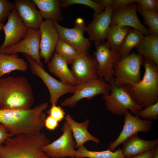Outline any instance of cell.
Returning <instances> with one entry per match:
<instances>
[{
  "mask_svg": "<svg viewBox=\"0 0 158 158\" xmlns=\"http://www.w3.org/2000/svg\"><path fill=\"white\" fill-rule=\"evenodd\" d=\"M135 2L145 9L152 11H157V0H134Z\"/></svg>",
  "mask_w": 158,
  "mask_h": 158,
  "instance_id": "cell-35",
  "label": "cell"
},
{
  "mask_svg": "<svg viewBox=\"0 0 158 158\" xmlns=\"http://www.w3.org/2000/svg\"><path fill=\"white\" fill-rule=\"evenodd\" d=\"M47 113L59 122H61L65 117V113L64 110L60 106L56 105H51Z\"/></svg>",
  "mask_w": 158,
  "mask_h": 158,
  "instance_id": "cell-34",
  "label": "cell"
},
{
  "mask_svg": "<svg viewBox=\"0 0 158 158\" xmlns=\"http://www.w3.org/2000/svg\"><path fill=\"white\" fill-rule=\"evenodd\" d=\"M61 1L63 7H67L76 4L86 5L93 9L95 14L102 13L105 9L99 2L91 0H63Z\"/></svg>",
  "mask_w": 158,
  "mask_h": 158,
  "instance_id": "cell-31",
  "label": "cell"
},
{
  "mask_svg": "<svg viewBox=\"0 0 158 158\" xmlns=\"http://www.w3.org/2000/svg\"><path fill=\"white\" fill-rule=\"evenodd\" d=\"M38 8L43 18L57 22L63 19L61 13L63 7L61 0H32Z\"/></svg>",
  "mask_w": 158,
  "mask_h": 158,
  "instance_id": "cell-23",
  "label": "cell"
},
{
  "mask_svg": "<svg viewBox=\"0 0 158 158\" xmlns=\"http://www.w3.org/2000/svg\"><path fill=\"white\" fill-rule=\"evenodd\" d=\"M1 78H0V79Z\"/></svg>",
  "mask_w": 158,
  "mask_h": 158,
  "instance_id": "cell-43",
  "label": "cell"
},
{
  "mask_svg": "<svg viewBox=\"0 0 158 158\" xmlns=\"http://www.w3.org/2000/svg\"><path fill=\"white\" fill-rule=\"evenodd\" d=\"M130 29V27L128 26L117 27L110 25L106 42L110 49L119 52L121 45Z\"/></svg>",
  "mask_w": 158,
  "mask_h": 158,
  "instance_id": "cell-26",
  "label": "cell"
},
{
  "mask_svg": "<svg viewBox=\"0 0 158 158\" xmlns=\"http://www.w3.org/2000/svg\"><path fill=\"white\" fill-rule=\"evenodd\" d=\"M137 49L138 54L158 65V36L151 34L144 36Z\"/></svg>",
  "mask_w": 158,
  "mask_h": 158,
  "instance_id": "cell-25",
  "label": "cell"
},
{
  "mask_svg": "<svg viewBox=\"0 0 158 158\" xmlns=\"http://www.w3.org/2000/svg\"><path fill=\"white\" fill-rule=\"evenodd\" d=\"M137 10L149 28L151 35L158 36V13L147 10L138 5Z\"/></svg>",
  "mask_w": 158,
  "mask_h": 158,
  "instance_id": "cell-30",
  "label": "cell"
},
{
  "mask_svg": "<svg viewBox=\"0 0 158 158\" xmlns=\"http://www.w3.org/2000/svg\"><path fill=\"white\" fill-rule=\"evenodd\" d=\"M50 71L58 77L61 81L73 85L76 83L73 73L66 61L59 54L54 53L48 62Z\"/></svg>",
  "mask_w": 158,
  "mask_h": 158,
  "instance_id": "cell-22",
  "label": "cell"
},
{
  "mask_svg": "<svg viewBox=\"0 0 158 158\" xmlns=\"http://www.w3.org/2000/svg\"><path fill=\"white\" fill-rule=\"evenodd\" d=\"M142 64L145 69L142 79L136 84L121 86L143 108L158 102V65L143 57Z\"/></svg>",
  "mask_w": 158,
  "mask_h": 158,
  "instance_id": "cell-4",
  "label": "cell"
},
{
  "mask_svg": "<svg viewBox=\"0 0 158 158\" xmlns=\"http://www.w3.org/2000/svg\"><path fill=\"white\" fill-rule=\"evenodd\" d=\"M48 107V103L44 102L32 109H0V123L6 128L11 137L22 133H39L44 126L46 116L44 111Z\"/></svg>",
  "mask_w": 158,
  "mask_h": 158,
  "instance_id": "cell-1",
  "label": "cell"
},
{
  "mask_svg": "<svg viewBox=\"0 0 158 158\" xmlns=\"http://www.w3.org/2000/svg\"><path fill=\"white\" fill-rule=\"evenodd\" d=\"M114 11L111 6L105 8L102 13L94 14L91 23L86 27L85 31L90 41L94 42L97 46L104 42L111 25V18Z\"/></svg>",
  "mask_w": 158,
  "mask_h": 158,
  "instance_id": "cell-15",
  "label": "cell"
},
{
  "mask_svg": "<svg viewBox=\"0 0 158 158\" xmlns=\"http://www.w3.org/2000/svg\"><path fill=\"white\" fill-rule=\"evenodd\" d=\"M88 158H126L121 148L112 152L109 149L106 150L97 151H90L84 145L76 150V157Z\"/></svg>",
  "mask_w": 158,
  "mask_h": 158,
  "instance_id": "cell-28",
  "label": "cell"
},
{
  "mask_svg": "<svg viewBox=\"0 0 158 158\" xmlns=\"http://www.w3.org/2000/svg\"><path fill=\"white\" fill-rule=\"evenodd\" d=\"M6 24L2 28L5 39L0 46V50L13 46L19 42L25 36L28 28L20 17L16 8L10 13Z\"/></svg>",
  "mask_w": 158,
  "mask_h": 158,
  "instance_id": "cell-17",
  "label": "cell"
},
{
  "mask_svg": "<svg viewBox=\"0 0 158 158\" xmlns=\"http://www.w3.org/2000/svg\"><path fill=\"white\" fill-rule=\"evenodd\" d=\"M140 32L133 28L130 29L120 47L119 53L121 58L129 54L132 49L140 45L144 37Z\"/></svg>",
  "mask_w": 158,
  "mask_h": 158,
  "instance_id": "cell-27",
  "label": "cell"
},
{
  "mask_svg": "<svg viewBox=\"0 0 158 158\" xmlns=\"http://www.w3.org/2000/svg\"><path fill=\"white\" fill-rule=\"evenodd\" d=\"M124 123L123 129L119 136L109 145V149L113 152L116 148L127 138L141 132L147 133L152 128V122L149 120H142L138 116H134L127 110L124 115Z\"/></svg>",
  "mask_w": 158,
  "mask_h": 158,
  "instance_id": "cell-14",
  "label": "cell"
},
{
  "mask_svg": "<svg viewBox=\"0 0 158 158\" xmlns=\"http://www.w3.org/2000/svg\"><path fill=\"white\" fill-rule=\"evenodd\" d=\"M15 8L14 3L7 0H0V23L8 18L10 12Z\"/></svg>",
  "mask_w": 158,
  "mask_h": 158,
  "instance_id": "cell-33",
  "label": "cell"
},
{
  "mask_svg": "<svg viewBox=\"0 0 158 158\" xmlns=\"http://www.w3.org/2000/svg\"><path fill=\"white\" fill-rule=\"evenodd\" d=\"M35 101L32 87L26 78L0 79V109H30Z\"/></svg>",
  "mask_w": 158,
  "mask_h": 158,
  "instance_id": "cell-2",
  "label": "cell"
},
{
  "mask_svg": "<svg viewBox=\"0 0 158 158\" xmlns=\"http://www.w3.org/2000/svg\"><path fill=\"white\" fill-rule=\"evenodd\" d=\"M41 38L40 56L45 63H48L53 55L59 35L53 22L50 20H43L40 25Z\"/></svg>",
  "mask_w": 158,
  "mask_h": 158,
  "instance_id": "cell-18",
  "label": "cell"
},
{
  "mask_svg": "<svg viewBox=\"0 0 158 158\" xmlns=\"http://www.w3.org/2000/svg\"><path fill=\"white\" fill-rule=\"evenodd\" d=\"M109 94L102 95L107 109L114 114L121 116L129 110L132 114L137 116L143 108L137 104L122 86L114 82L109 84Z\"/></svg>",
  "mask_w": 158,
  "mask_h": 158,
  "instance_id": "cell-5",
  "label": "cell"
},
{
  "mask_svg": "<svg viewBox=\"0 0 158 158\" xmlns=\"http://www.w3.org/2000/svg\"><path fill=\"white\" fill-rule=\"evenodd\" d=\"M59 122L56 120L49 115L45 119L44 126L46 128L50 130H55L59 125Z\"/></svg>",
  "mask_w": 158,
  "mask_h": 158,
  "instance_id": "cell-37",
  "label": "cell"
},
{
  "mask_svg": "<svg viewBox=\"0 0 158 158\" xmlns=\"http://www.w3.org/2000/svg\"><path fill=\"white\" fill-rule=\"evenodd\" d=\"M55 51L68 64H71L81 54L71 45L60 39L57 43Z\"/></svg>",
  "mask_w": 158,
  "mask_h": 158,
  "instance_id": "cell-29",
  "label": "cell"
},
{
  "mask_svg": "<svg viewBox=\"0 0 158 158\" xmlns=\"http://www.w3.org/2000/svg\"><path fill=\"white\" fill-rule=\"evenodd\" d=\"M59 35V39L67 42L80 53L87 52L91 45L88 38H85L84 33L86 26L83 19L78 18L75 20L74 27L67 28L53 21Z\"/></svg>",
  "mask_w": 158,
  "mask_h": 158,
  "instance_id": "cell-9",
  "label": "cell"
},
{
  "mask_svg": "<svg viewBox=\"0 0 158 158\" xmlns=\"http://www.w3.org/2000/svg\"><path fill=\"white\" fill-rule=\"evenodd\" d=\"M157 147L153 150L149 151L128 158H153L154 155Z\"/></svg>",
  "mask_w": 158,
  "mask_h": 158,
  "instance_id": "cell-39",
  "label": "cell"
},
{
  "mask_svg": "<svg viewBox=\"0 0 158 158\" xmlns=\"http://www.w3.org/2000/svg\"><path fill=\"white\" fill-rule=\"evenodd\" d=\"M153 158H158V146L157 147L156 152Z\"/></svg>",
  "mask_w": 158,
  "mask_h": 158,
  "instance_id": "cell-40",
  "label": "cell"
},
{
  "mask_svg": "<svg viewBox=\"0 0 158 158\" xmlns=\"http://www.w3.org/2000/svg\"><path fill=\"white\" fill-rule=\"evenodd\" d=\"M94 56L97 63L98 77L109 84L114 82V65L122 58L119 52L110 49L104 42L95 47Z\"/></svg>",
  "mask_w": 158,
  "mask_h": 158,
  "instance_id": "cell-11",
  "label": "cell"
},
{
  "mask_svg": "<svg viewBox=\"0 0 158 158\" xmlns=\"http://www.w3.org/2000/svg\"><path fill=\"white\" fill-rule=\"evenodd\" d=\"M28 64L17 54H7L0 52V78L13 71H26Z\"/></svg>",
  "mask_w": 158,
  "mask_h": 158,
  "instance_id": "cell-24",
  "label": "cell"
},
{
  "mask_svg": "<svg viewBox=\"0 0 158 158\" xmlns=\"http://www.w3.org/2000/svg\"><path fill=\"white\" fill-rule=\"evenodd\" d=\"M4 25V24L2 23H0V31L2 29V28Z\"/></svg>",
  "mask_w": 158,
  "mask_h": 158,
  "instance_id": "cell-42",
  "label": "cell"
},
{
  "mask_svg": "<svg viewBox=\"0 0 158 158\" xmlns=\"http://www.w3.org/2000/svg\"><path fill=\"white\" fill-rule=\"evenodd\" d=\"M64 118L71 130L75 140L76 148H78L84 145L85 142L89 141L96 143H99V139L91 134L88 130L89 123L88 119L82 122H77L69 114L65 116Z\"/></svg>",
  "mask_w": 158,
  "mask_h": 158,
  "instance_id": "cell-21",
  "label": "cell"
},
{
  "mask_svg": "<svg viewBox=\"0 0 158 158\" xmlns=\"http://www.w3.org/2000/svg\"><path fill=\"white\" fill-rule=\"evenodd\" d=\"M49 143L43 133L18 134L0 145V158H42L45 154L42 147Z\"/></svg>",
  "mask_w": 158,
  "mask_h": 158,
  "instance_id": "cell-3",
  "label": "cell"
},
{
  "mask_svg": "<svg viewBox=\"0 0 158 158\" xmlns=\"http://www.w3.org/2000/svg\"><path fill=\"white\" fill-rule=\"evenodd\" d=\"M61 129V135L53 142L43 146V152L51 158L75 157V142L70 126L66 121L63 124Z\"/></svg>",
  "mask_w": 158,
  "mask_h": 158,
  "instance_id": "cell-8",
  "label": "cell"
},
{
  "mask_svg": "<svg viewBox=\"0 0 158 158\" xmlns=\"http://www.w3.org/2000/svg\"><path fill=\"white\" fill-rule=\"evenodd\" d=\"M42 158H51L47 156L46 154H45ZM68 158H80V157H70Z\"/></svg>",
  "mask_w": 158,
  "mask_h": 158,
  "instance_id": "cell-41",
  "label": "cell"
},
{
  "mask_svg": "<svg viewBox=\"0 0 158 158\" xmlns=\"http://www.w3.org/2000/svg\"><path fill=\"white\" fill-rule=\"evenodd\" d=\"M122 144L123 153L126 158H128L154 149L158 146V140H144L136 133L127 138Z\"/></svg>",
  "mask_w": 158,
  "mask_h": 158,
  "instance_id": "cell-20",
  "label": "cell"
},
{
  "mask_svg": "<svg viewBox=\"0 0 158 158\" xmlns=\"http://www.w3.org/2000/svg\"><path fill=\"white\" fill-rule=\"evenodd\" d=\"M41 34L40 29L28 28L23 38L16 44L0 50V52L7 54L22 53L33 58L42 67H43L40 60V45Z\"/></svg>",
  "mask_w": 158,
  "mask_h": 158,
  "instance_id": "cell-12",
  "label": "cell"
},
{
  "mask_svg": "<svg viewBox=\"0 0 158 158\" xmlns=\"http://www.w3.org/2000/svg\"><path fill=\"white\" fill-rule=\"evenodd\" d=\"M76 90L72 96L63 101L62 107H75L80 100L86 98L90 99L100 95L109 94V84L104 79L98 78L76 85Z\"/></svg>",
  "mask_w": 158,
  "mask_h": 158,
  "instance_id": "cell-10",
  "label": "cell"
},
{
  "mask_svg": "<svg viewBox=\"0 0 158 158\" xmlns=\"http://www.w3.org/2000/svg\"><path fill=\"white\" fill-rule=\"evenodd\" d=\"M137 4L132 3L120 9L113 12L111 25L117 27L128 26L140 32L143 35L150 34L149 29L141 23L137 14Z\"/></svg>",
  "mask_w": 158,
  "mask_h": 158,
  "instance_id": "cell-16",
  "label": "cell"
},
{
  "mask_svg": "<svg viewBox=\"0 0 158 158\" xmlns=\"http://www.w3.org/2000/svg\"><path fill=\"white\" fill-rule=\"evenodd\" d=\"M134 2V0H112L111 6L114 11L120 9L129 4Z\"/></svg>",
  "mask_w": 158,
  "mask_h": 158,
  "instance_id": "cell-36",
  "label": "cell"
},
{
  "mask_svg": "<svg viewBox=\"0 0 158 158\" xmlns=\"http://www.w3.org/2000/svg\"><path fill=\"white\" fill-rule=\"evenodd\" d=\"M14 3L20 17L26 26L29 29H39L43 18L33 1L15 0Z\"/></svg>",
  "mask_w": 158,
  "mask_h": 158,
  "instance_id": "cell-19",
  "label": "cell"
},
{
  "mask_svg": "<svg viewBox=\"0 0 158 158\" xmlns=\"http://www.w3.org/2000/svg\"><path fill=\"white\" fill-rule=\"evenodd\" d=\"M137 116L140 118L151 121L158 118V102L140 111Z\"/></svg>",
  "mask_w": 158,
  "mask_h": 158,
  "instance_id": "cell-32",
  "label": "cell"
},
{
  "mask_svg": "<svg viewBox=\"0 0 158 158\" xmlns=\"http://www.w3.org/2000/svg\"><path fill=\"white\" fill-rule=\"evenodd\" d=\"M71 65V70L76 85L99 78L95 58L88 52L80 54Z\"/></svg>",
  "mask_w": 158,
  "mask_h": 158,
  "instance_id": "cell-13",
  "label": "cell"
},
{
  "mask_svg": "<svg viewBox=\"0 0 158 158\" xmlns=\"http://www.w3.org/2000/svg\"><path fill=\"white\" fill-rule=\"evenodd\" d=\"M10 135L7 129L2 123H0V145L4 143Z\"/></svg>",
  "mask_w": 158,
  "mask_h": 158,
  "instance_id": "cell-38",
  "label": "cell"
},
{
  "mask_svg": "<svg viewBox=\"0 0 158 158\" xmlns=\"http://www.w3.org/2000/svg\"><path fill=\"white\" fill-rule=\"evenodd\" d=\"M142 56L135 53L121 58L113 66L115 83L120 86L133 85L139 82Z\"/></svg>",
  "mask_w": 158,
  "mask_h": 158,
  "instance_id": "cell-6",
  "label": "cell"
},
{
  "mask_svg": "<svg viewBox=\"0 0 158 158\" xmlns=\"http://www.w3.org/2000/svg\"><path fill=\"white\" fill-rule=\"evenodd\" d=\"M28 61L32 73L39 77L46 86L50 94L51 105H56L59 98L68 93L73 94L76 86L69 85L56 79L41 66L32 57L23 54Z\"/></svg>",
  "mask_w": 158,
  "mask_h": 158,
  "instance_id": "cell-7",
  "label": "cell"
}]
</instances>
